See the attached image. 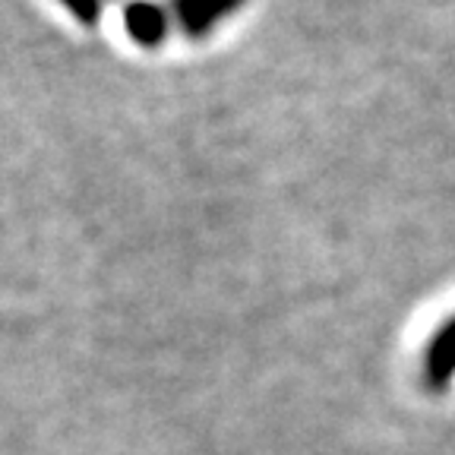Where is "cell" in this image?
<instances>
[{
	"instance_id": "cell-1",
	"label": "cell",
	"mask_w": 455,
	"mask_h": 455,
	"mask_svg": "<svg viewBox=\"0 0 455 455\" xmlns=\"http://www.w3.org/2000/svg\"><path fill=\"white\" fill-rule=\"evenodd\" d=\"M455 370V323H449L434 341V348L427 351V377L436 386L446 383V377Z\"/></svg>"
}]
</instances>
